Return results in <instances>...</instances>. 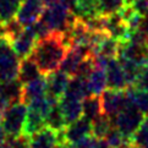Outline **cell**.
Listing matches in <instances>:
<instances>
[{
  "label": "cell",
  "mask_w": 148,
  "mask_h": 148,
  "mask_svg": "<svg viewBox=\"0 0 148 148\" xmlns=\"http://www.w3.org/2000/svg\"><path fill=\"white\" fill-rule=\"evenodd\" d=\"M132 1H134V0H126V4H131Z\"/></svg>",
  "instance_id": "obj_41"
},
{
  "label": "cell",
  "mask_w": 148,
  "mask_h": 148,
  "mask_svg": "<svg viewBox=\"0 0 148 148\" xmlns=\"http://www.w3.org/2000/svg\"><path fill=\"white\" fill-rule=\"evenodd\" d=\"M47 94V81L44 77H38L28 83H25L22 87V99L21 102L29 104L32 100L44 97Z\"/></svg>",
  "instance_id": "obj_16"
},
{
  "label": "cell",
  "mask_w": 148,
  "mask_h": 148,
  "mask_svg": "<svg viewBox=\"0 0 148 148\" xmlns=\"http://www.w3.org/2000/svg\"><path fill=\"white\" fill-rule=\"evenodd\" d=\"M67 49L61 39V34L59 32H51L49 36L37 40L31 56L37 62L42 75L47 76L60 69Z\"/></svg>",
  "instance_id": "obj_1"
},
{
  "label": "cell",
  "mask_w": 148,
  "mask_h": 148,
  "mask_svg": "<svg viewBox=\"0 0 148 148\" xmlns=\"http://www.w3.org/2000/svg\"><path fill=\"white\" fill-rule=\"evenodd\" d=\"M59 104L61 112L64 114L66 125L73 123V121H76L82 116V100L62 96L59 100Z\"/></svg>",
  "instance_id": "obj_17"
},
{
  "label": "cell",
  "mask_w": 148,
  "mask_h": 148,
  "mask_svg": "<svg viewBox=\"0 0 148 148\" xmlns=\"http://www.w3.org/2000/svg\"><path fill=\"white\" fill-rule=\"evenodd\" d=\"M0 148H29V137L23 134L18 136H9Z\"/></svg>",
  "instance_id": "obj_32"
},
{
  "label": "cell",
  "mask_w": 148,
  "mask_h": 148,
  "mask_svg": "<svg viewBox=\"0 0 148 148\" xmlns=\"http://www.w3.org/2000/svg\"><path fill=\"white\" fill-rule=\"evenodd\" d=\"M23 29H25L23 25L21 23L16 17H12L8 21H5L1 25V27H0V36H1L5 40L11 43V42H14L23 32Z\"/></svg>",
  "instance_id": "obj_26"
},
{
  "label": "cell",
  "mask_w": 148,
  "mask_h": 148,
  "mask_svg": "<svg viewBox=\"0 0 148 148\" xmlns=\"http://www.w3.org/2000/svg\"><path fill=\"white\" fill-rule=\"evenodd\" d=\"M129 104L134 105L145 116L148 115V91L137 88L136 86H129L126 88Z\"/></svg>",
  "instance_id": "obj_20"
},
{
  "label": "cell",
  "mask_w": 148,
  "mask_h": 148,
  "mask_svg": "<svg viewBox=\"0 0 148 148\" xmlns=\"http://www.w3.org/2000/svg\"><path fill=\"white\" fill-rule=\"evenodd\" d=\"M135 86L137 88L145 89V91H148V62L146 65L141 66L140 73L137 76V80L135 82Z\"/></svg>",
  "instance_id": "obj_33"
},
{
  "label": "cell",
  "mask_w": 148,
  "mask_h": 148,
  "mask_svg": "<svg viewBox=\"0 0 148 148\" xmlns=\"http://www.w3.org/2000/svg\"><path fill=\"white\" fill-rule=\"evenodd\" d=\"M42 1L44 3L45 6H48V5H51V4H54L56 1H59V0H42Z\"/></svg>",
  "instance_id": "obj_38"
},
{
  "label": "cell",
  "mask_w": 148,
  "mask_h": 148,
  "mask_svg": "<svg viewBox=\"0 0 148 148\" xmlns=\"http://www.w3.org/2000/svg\"><path fill=\"white\" fill-rule=\"evenodd\" d=\"M145 115L134 105L129 104L124 108L119 114L112 118V123L114 127L118 129L126 138H131L134 134L140 127Z\"/></svg>",
  "instance_id": "obj_4"
},
{
  "label": "cell",
  "mask_w": 148,
  "mask_h": 148,
  "mask_svg": "<svg viewBox=\"0 0 148 148\" xmlns=\"http://www.w3.org/2000/svg\"><path fill=\"white\" fill-rule=\"evenodd\" d=\"M58 148H75V146L72 143H69V142H62V143L59 145Z\"/></svg>",
  "instance_id": "obj_37"
},
{
  "label": "cell",
  "mask_w": 148,
  "mask_h": 148,
  "mask_svg": "<svg viewBox=\"0 0 148 148\" xmlns=\"http://www.w3.org/2000/svg\"><path fill=\"white\" fill-rule=\"evenodd\" d=\"M3 23H4V21H3V18H1V16H0V27H1Z\"/></svg>",
  "instance_id": "obj_40"
},
{
  "label": "cell",
  "mask_w": 148,
  "mask_h": 148,
  "mask_svg": "<svg viewBox=\"0 0 148 148\" xmlns=\"http://www.w3.org/2000/svg\"><path fill=\"white\" fill-rule=\"evenodd\" d=\"M105 73H107V84L108 88L112 89H125L129 87L127 82H126V77L123 70V66H121L120 60L116 58V59H112L107 67H105Z\"/></svg>",
  "instance_id": "obj_15"
},
{
  "label": "cell",
  "mask_w": 148,
  "mask_h": 148,
  "mask_svg": "<svg viewBox=\"0 0 148 148\" xmlns=\"http://www.w3.org/2000/svg\"><path fill=\"white\" fill-rule=\"evenodd\" d=\"M40 76H42V72L39 70V67L31 55L22 58V59L20 60L17 78L22 84L28 83L31 81L36 80V78L40 77Z\"/></svg>",
  "instance_id": "obj_18"
},
{
  "label": "cell",
  "mask_w": 148,
  "mask_h": 148,
  "mask_svg": "<svg viewBox=\"0 0 148 148\" xmlns=\"http://www.w3.org/2000/svg\"><path fill=\"white\" fill-rule=\"evenodd\" d=\"M37 40H38V38H37L32 26H27V27H25L23 32L14 42H11V45L17 56L20 59H22V58H26L32 54Z\"/></svg>",
  "instance_id": "obj_14"
},
{
  "label": "cell",
  "mask_w": 148,
  "mask_h": 148,
  "mask_svg": "<svg viewBox=\"0 0 148 148\" xmlns=\"http://www.w3.org/2000/svg\"><path fill=\"white\" fill-rule=\"evenodd\" d=\"M103 113L102 100L98 94H89L82 100V116L93 121Z\"/></svg>",
  "instance_id": "obj_24"
},
{
  "label": "cell",
  "mask_w": 148,
  "mask_h": 148,
  "mask_svg": "<svg viewBox=\"0 0 148 148\" xmlns=\"http://www.w3.org/2000/svg\"><path fill=\"white\" fill-rule=\"evenodd\" d=\"M44 6L42 0H22L15 17L23 25V27H27L40 18Z\"/></svg>",
  "instance_id": "obj_9"
},
{
  "label": "cell",
  "mask_w": 148,
  "mask_h": 148,
  "mask_svg": "<svg viewBox=\"0 0 148 148\" xmlns=\"http://www.w3.org/2000/svg\"><path fill=\"white\" fill-rule=\"evenodd\" d=\"M76 18L72 10L66 6L62 1H56L51 5H48L40 16V21L43 22L50 32H64L67 29Z\"/></svg>",
  "instance_id": "obj_2"
},
{
  "label": "cell",
  "mask_w": 148,
  "mask_h": 148,
  "mask_svg": "<svg viewBox=\"0 0 148 148\" xmlns=\"http://www.w3.org/2000/svg\"><path fill=\"white\" fill-rule=\"evenodd\" d=\"M47 81V94L45 97L48 99L50 105L59 103L60 98L64 96V93L67 88L70 76L67 73L62 72L61 70H56L54 72H50L45 77Z\"/></svg>",
  "instance_id": "obj_7"
},
{
  "label": "cell",
  "mask_w": 148,
  "mask_h": 148,
  "mask_svg": "<svg viewBox=\"0 0 148 148\" xmlns=\"http://www.w3.org/2000/svg\"><path fill=\"white\" fill-rule=\"evenodd\" d=\"M65 142L62 131H55L48 126L29 136V148H58Z\"/></svg>",
  "instance_id": "obj_8"
},
{
  "label": "cell",
  "mask_w": 148,
  "mask_h": 148,
  "mask_svg": "<svg viewBox=\"0 0 148 148\" xmlns=\"http://www.w3.org/2000/svg\"><path fill=\"white\" fill-rule=\"evenodd\" d=\"M20 60L11 43L3 39L0 43V82L17 78Z\"/></svg>",
  "instance_id": "obj_5"
},
{
  "label": "cell",
  "mask_w": 148,
  "mask_h": 148,
  "mask_svg": "<svg viewBox=\"0 0 148 148\" xmlns=\"http://www.w3.org/2000/svg\"><path fill=\"white\" fill-rule=\"evenodd\" d=\"M119 58L132 61L138 66H143L148 62L147 45L134 43V42H130V40L120 42Z\"/></svg>",
  "instance_id": "obj_12"
},
{
  "label": "cell",
  "mask_w": 148,
  "mask_h": 148,
  "mask_svg": "<svg viewBox=\"0 0 148 148\" xmlns=\"http://www.w3.org/2000/svg\"><path fill=\"white\" fill-rule=\"evenodd\" d=\"M91 148H112V147L109 146V143L104 138H97V137H94V141Z\"/></svg>",
  "instance_id": "obj_35"
},
{
  "label": "cell",
  "mask_w": 148,
  "mask_h": 148,
  "mask_svg": "<svg viewBox=\"0 0 148 148\" xmlns=\"http://www.w3.org/2000/svg\"><path fill=\"white\" fill-rule=\"evenodd\" d=\"M131 6L142 16L148 14V0H134L131 3Z\"/></svg>",
  "instance_id": "obj_34"
},
{
  "label": "cell",
  "mask_w": 148,
  "mask_h": 148,
  "mask_svg": "<svg viewBox=\"0 0 148 148\" xmlns=\"http://www.w3.org/2000/svg\"><path fill=\"white\" fill-rule=\"evenodd\" d=\"M27 113V104H25L23 102L10 104L3 110L0 123L8 136H18L22 134Z\"/></svg>",
  "instance_id": "obj_3"
},
{
  "label": "cell",
  "mask_w": 148,
  "mask_h": 148,
  "mask_svg": "<svg viewBox=\"0 0 148 148\" xmlns=\"http://www.w3.org/2000/svg\"><path fill=\"white\" fill-rule=\"evenodd\" d=\"M104 31L119 42H126L130 36V27L120 12L104 16Z\"/></svg>",
  "instance_id": "obj_11"
},
{
  "label": "cell",
  "mask_w": 148,
  "mask_h": 148,
  "mask_svg": "<svg viewBox=\"0 0 148 148\" xmlns=\"http://www.w3.org/2000/svg\"><path fill=\"white\" fill-rule=\"evenodd\" d=\"M3 110H4V109H3L1 107H0V121H1V115H3Z\"/></svg>",
  "instance_id": "obj_39"
},
{
  "label": "cell",
  "mask_w": 148,
  "mask_h": 148,
  "mask_svg": "<svg viewBox=\"0 0 148 148\" xmlns=\"http://www.w3.org/2000/svg\"><path fill=\"white\" fill-rule=\"evenodd\" d=\"M3 39H4V38H3L1 36H0V43H1V40H3Z\"/></svg>",
  "instance_id": "obj_42"
},
{
  "label": "cell",
  "mask_w": 148,
  "mask_h": 148,
  "mask_svg": "<svg viewBox=\"0 0 148 148\" xmlns=\"http://www.w3.org/2000/svg\"><path fill=\"white\" fill-rule=\"evenodd\" d=\"M131 141L138 148H148V115L143 119L140 127L131 137Z\"/></svg>",
  "instance_id": "obj_31"
},
{
  "label": "cell",
  "mask_w": 148,
  "mask_h": 148,
  "mask_svg": "<svg viewBox=\"0 0 148 148\" xmlns=\"http://www.w3.org/2000/svg\"><path fill=\"white\" fill-rule=\"evenodd\" d=\"M72 12L75 14L76 17L82 20L96 17L100 15L98 8V0H78L72 9Z\"/></svg>",
  "instance_id": "obj_23"
},
{
  "label": "cell",
  "mask_w": 148,
  "mask_h": 148,
  "mask_svg": "<svg viewBox=\"0 0 148 148\" xmlns=\"http://www.w3.org/2000/svg\"><path fill=\"white\" fill-rule=\"evenodd\" d=\"M100 100H102L103 113L110 116V118L119 114L124 108L129 105L127 96H126V88L125 89H112V88L105 89L100 94Z\"/></svg>",
  "instance_id": "obj_6"
},
{
  "label": "cell",
  "mask_w": 148,
  "mask_h": 148,
  "mask_svg": "<svg viewBox=\"0 0 148 148\" xmlns=\"http://www.w3.org/2000/svg\"><path fill=\"white\" fill-rule=\"evenodd\" d=\"M23 84L18 78L0 82V107L5 109L10 104L21 102Z\"/></svg>",
  "instance_id": "obj_13"
},
{
  "label": "cell",
  "mask_w": 148,
  "mask_h": 148,
  "mask_svg": "<svg viewBox=\"0 0 148 148\" xmlns=\"http://www.w3.org/2000/svg\"><path fill=\"white\" fill-rule=\"evenodd\" d=\"M45 125L48 127L55 130V131H62L65 129L66 123H65V119H64V114L61 112V108H60V104L59 103H55L50 105V109L48 114L45 116Z\"/></svg>",
  "instance_id": "obj_25"
},
{
  "label": "cell",
  "mask_w": 148,
  "mask_h": 148,
  "mask_svg": "<svg viewBox=\"0 0 148 148\" xmlns=\"http://www.w3.org/2000/svg\"><path fill=\"white\" fill-rule=\"evenodd\" d=\"M22 0H0V16L3 21H8L16 16Z\"/></svg>",
  "instance_id": "obj_30"
},
{
  "label": "cell",
  "mask_w": 148,
  "mask_h": 148,
  "mask_svg": "<svg viewBox=\"0 0 148 148\" xmlns=\"http://www.w3.org/2000/svg\"><path fill=\"white\" fill-rule=\"evenodd\" d=\"M88 87L91 94H100L103 91L108 88L107 84V73H105V69L96 66L94 70L91 72V75L88 76Z\"/></svg>",
  "instance_id": "obj_22"
},
{
  "label": "cell",
  "mask_w": 148,
  "mask_h": 148,
  "mask_svg": "<svg viewBox=\"0 0 148 148\" xmlns=\"http://www.w3.org/2000/svg\"><path fill=\"white\" fill-rule=\"evenodd\" d=\"M126 5V0H98L99 14L108 16L115 12H120Z\"/></svg>",
  "instance_id": "obj_29"
},
{
  "label": "cell",
  "mask_w": 148,
  "mask_h": 148,
  "mask_svg": "<svg viewBox=\"0 0 148 148\" xmlns=\"http://www.w3.org/2000/svg\"><path fill=\"white\" fill-rule=\"evenodd\" d=\"M119 50H120V42L113 38V37L108 36L97 47H94L92 50V55L98 54L107 58V59H116V58H119Z\"/></svg>",
  "instance_id": "obj_21"
},
{
  "label": "cell",
  "mask_w": 148,
  "mask_h": 148,
  "mask_svg": "<svg viewBox=\"0 0 148 148\" xmlns=\"http://www.w3.org/2000/svg\"><path fill=\"white\" fill-rule=\"evenodd\" d=\"M45 125V116L39 114L38 112H34L32 109H28L27 118H26V123L23 126V132L22 134L26 136H31L34 132L39 131L40 129H43Z\"/></svg>",
  "instance_id": "obj_27"
},
{
  "label": "cell",
  "mask_w": 148,
  "mask_h": 148,
  "mask_svg": "<svg viewBox=\"0 0 148 148\" xmlns=\"http://www.w3.org/2000/svg\"><path fill=\"white\" fill-rule=\"evenodd\" d=\"M113 127L112 118L107 114L102 113L98 118L92 121V135L97 138H104L109 130Z\"/></svg>",
  "instance_id": "obj_28"
},
{
  "label": "cell",
  "mask_w": 148,
  "mask_h": 148,
  "mask_svg": "<svg viewBox=\"0 0 148 148\" xmlns=\"http://www.w3.org/2000/svg\"><path fill=\"white\" fill-rule=\"evenodd\" d=\"M6 138H8V135H6V132H5L1 123H0V146H1L5 141H6Z\"/></svg>",
  "instance_id": "obj_36"
},
{
  "label": "cell",
  "mask_w": 148,
  "mask_h": 148,
  "mask_svg": "<svg viewBox=\"0 0 148 148\" xmlns=\"http://www.w3.org/2000/svg\"><path fill=\"white\" fill-rule=\"evenodd\" d=\"M89 94H91V92H89L88 80L86 77H81V76L70 77V81H69L64 96L73 98V99L83 100Z\"/></svg>",
  "instance_id": "obj_19"
},
{
  "label": "cell",
  "mask_w": 148,
  "mask_h": 148,
  "mask_svg": "<svg viewBox=\"0 0 148 148\" xmlns=\"http://www.w3.org/2000/svg\"><path fill=\"white\" fill-rule=\"evenodd\" d=\"M62 134H64L65 142L75 145L86 138L87 136L92 135V121L84 116H81L76 121L66 125L65 129L62 130Z\"/></svg>",
  "instance_id": "obj_10"
}]
</instances>
